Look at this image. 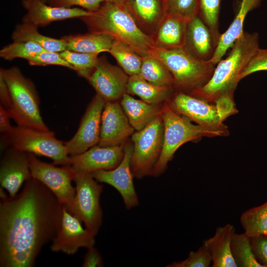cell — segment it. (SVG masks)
<instances>
[{"instance_id": "13", "label": "cell", "mask_w": 267, "mask_h": 267, "mask_svg": "<svg viewBox=\"0 0 267 267\" xmlns=\"http://www.w3.org/2000/svg\"><path fill=\"white\" fill-rule=\"evenodd\" d=\"M82 222L63 206L59 228L52 241L51 250L71 255L80 248L88 249L94 246L95 235L84 228Z\"/></svg>"}, {"instance_id": "5", "label": "cell", "mask_w": 267, "mask_h": 267, "mask_svg": "<svg viewBox=\"0 0 267 267\" xmlns=\"http://www.w3.org/2000/svg\"><path fill=\"white\" fill-rule=\"evenodd\" d=\"M9 90L11 104L8 111L17 126L48 131L40 109L39 97L33 83L17 67L0 70Z\"/></svg>"}, {"instance_id": "34", "label": "cell", "mask_w": 267, "mask_h": 267, "mask_svg": "<svg viewBox=\"0 0 267 267\" xmlns=\"http://www.w3.org/2000/svg\"><path fill=\"white\" fill-rule=\"evenodd\" d=\"M222 0H199L198 15L211 31L218 44L219 32V15Z\"/></svg>"}, {"instance_id": "9", "label": "cell", "mask_w": 267, "mask_h": 267, "mask_svg": "<svg viewBox=\"0 0 267 267\" xmlns=\"http://www.w3.org/2000/svg\"><path fill=\"white\" fill-rule=\"evenodd\" d=\"M73 181L75 195L70 206L66 208L96 235L102 222L100 198L103 185L90 174H76Z\"/></svg>"}, {"instance_id": "17", "label": "cell", "mask_w": 267, "mask_h": 267, "mask_svg": "<svg viewBox=\"0 0 267 267\" xmlns=\"http://www.w3.org/2000/svg\"><path fill=\"white\" fill-rule=\"evenodd\" d=\"M167 102L176 113L196 124L212 127L225 125L220 121L214 103L189 93L175 91Z\"/></svg>"}, {"instance_id": "47", "label": "cell", "mask_w": 267, "mask_h": 267, "mask_svg": "<svg viewBox=\"0 0 267 267\" xmlns=\"http://www.w3.org/2000/svg\"><path fill=\"white\" fill-rule=\"evenodd\" d=\"M54 0H46L45 3H48L50 4Z\"/></svg>"}, {"instance_id": "45", "label": "cell", "mask_w": 267, "mask_h": 267, "mask_svg": "<svg viewBox=\"0 0 267 267\" xmlns=\"http://www.w3.org/2000/svg\"><path fill=\"white\" fill-rule=\"evenodd\" d=\"M11 115L5 108L0 106V132L2 134H9L12 130L10 123Z\"/></svg>"}, {"instance_id": "40", "label": "cell", "mask_w": 267, "mask_h": 267, "mask_svg": "<svg viewBox=\"0 0 267 267\" xmlns=\"http://www.w3.org/2000/svg\"><path fill=\"white\" fill-rule=\"evenodd\" d=\"M233 94H226L217 98L216 105L220 121L223 123L228 117L238 113L236 108Z\"/></svg>"}, {"instance_id": "23", "label": "cell", "mask_w": 267, "mask_h": 267, "mask_svg": "<svg viewBox=\"0 0 267 267\" xmlns=\"http://www.w3.org/2000/svg\"><path fill=\"white\" fill-rule=\"evenodd\" d=\"M263 0H239L237 13L227 30L221 34L216 48L209 62L214 65L222 58L243 33V26L248 13L261 4Z\"/></svg>"}, {"instance_id": "46", "label": "cell", "mask_w": 267, "mask_h": 267, "mask_svg": "<svg viewBox=\"0 0 267 267\" xmlns=\"http://www.w3.org/2000/svg\"><path fill=\"white\" fill-rule=\"evenodd\" d=\"M126 0H105V2H111L115 4H124Z\"/></svg>"}, {"instance_id": "24", "label": "cell", "mask_w": 267, "mask_h": 267, "mask_svg": "<svg viewBox=\"0 0 267 267\" xmlns=\"http://www.w3.org/2000/svg\"><path fill=\"white\" fill-rule=\"evenodd\" d=\"M235 233L233 225L227 223L216 228L214 235L203 241L212 258L213 267H237L231 254L230 244Z\"/></svg>"}, {"instance_id": "14", "label": "cell", "mask_w": 267, "mask_h": 267, "mask_svg": "<svg viewBox=\"0 0 267 267\" xmlns=\"http://www.w3.org/2000/svg\"><path fill=\"white\" fill-rule=\"evenodd\" d=\"M129 78L121 68L99 58L88 80L105 101H120L126 93Z\"/></svg>"}, {"instance_id": "43", "label": "cell", "mask_w": 267, "mask_h": 267, "mask_svg": "<svg viewBox=\"0 0 267 267\" xmlns=\"http://www.w3.org/2000/svg\"><path fill=\"white\" fill-rule=\"evenodd\" d=\"M83 267H101L103 266L102 256L94 246L88 249L84 257Z\"/></svg>"}, {"instance_id": "42", "label": "cell", "mask_w": 267, "mask_h": 267, "mask_svg": "<svg viewBox=\"0 0 267 267\" xmlns=\"http://www.w3.org/2000/svg\"><path fill=\"white\" fill-rule=\"evenodd\" d=\"M254 254L262 265L267 267V234L250 237Z\"/></svg>"}, {"instance_id": "20", "label": "cell", "mask_w": 267, "mask_h": 267, "mask_svg": "<svg viewBox=\"0 0 267 267\" xmlns=\"http://www.w3.org/2000/svg\"><path fill=\"white\" fill-rule=\"evenodd\" d=\"M217 44L208 27L197 14L187 24L184 47L196 57L209 61Z\"/></svg>"}, {"instance_id": "3", "label": "cell", "mask_w": 267, "mask_h": 267, "mask_svg": "<svg viewBox=\"0 0 267 267\" xmlns=\"http://www.w3.org/2000/svg\"><path fill=\"white\" fill-rule=\"evenodd\" d=\"M80 19L90 32L109 35L141 56L155 47L151 37L141 30L124 4L104 2L98 10Z\"/></svg>"}, {"instance_id": "10", "label": "cell", "mask_w": 267, "mask_h": 267, "mask_svg": "<svg viewBox=\"0 0 267 267\" xmlns=\"http://www.w3.org/2000/svg\"><path fill=\"white\" fill-rule=\"evenodd\" d=\"M31 177L45 185L63 206L69 208L75 195L72 184L75 174L68 165L57 167L53 163L41 161L35 154L29 153Z\"/></svg>"}, {"instance_id": "38", "label": "cell", "mask_w": 267, "mask_h": 267, "mask_svg": "<svg viewBox=\"0 0 267 267\" xmlns=\"http://www.w3.org/2000/svg\"><path fill=\"white\" fill-rule=\"evenodd\" d=\"M32 66L58 65L73 70L72 66L61 56L60 52L45 50L27 60Z\"/></svg>"}, {"instance_id": "41", "label": "cell", "mask_w": 267, "mask_h": 267, "mask_svg": "<svg viewBox=\"0 0 267 267\" xmlns=\"http://www.w3.org/2000/svg\"><path fill=\"white\" fill-rule=\"evenodd\" d=\"M105 1V0H55L50 5L65 8L79 6L88 11L95 12Z\"/></svg>"}, {"instance_id": "26", "label": "cell", "mask_w": 267, "mask_h": 267, "mask_svg": "<svg viewBox=\"0 0 267 267\" xmlns=\"http://www.w3.org/2000/svg\"><path fill=\"white\" fill-rule=\"evenodd\" d=\"M61 39L65 42L66 50L98 54L102 52H109L115 40L109 35L91 32L65 36Z\"/></svg>"}, {"instance_id": "39", "label": "cell", "mask_w": 267, "mask_h": 267, "mask_svg": "<svg viewBox=\"0 0 267 267\" xmlns=\"http://www.w3.org/2000/svg\"><path fill=\"white\" fill-rule=\"evenodd\" d=\"M261 71H267V48H259L256 51L241 73L240 79Z\"/></svg>"}, {"instance_id": "4", "label": "cell", "mask_w": 267, "mask_h": 267, "mask_svg": "<svg viewBox=\"0 0 267 267\" xmlns=\"http://www.w3.org/2000/svg\"><path fill=\"white\" fill-rule=\"evenodd\" d=\"M164 125V139L160 157L151 176L157 177L166 171L168 163L177 150L184 143L203 137L227 136L228 127H212L194 124L188 118L174 111L167 102L162 112Z\"/></svg>"}, {"instance_id": "44", "label": "cell", "mask_w": 267, "mask_h": 267, "mask_svg": "<svg viewBox=\"0 0 267 267\" xmlns=\"http://www.w3.org/2000/svg\"><path fill=\"white\" fill-rule=\"evenodd\" d=\"M0 105L9 111L11 104V96L7 85L0 74Z\"/></svg>"}, {"instance_id": "48", "label": "cell", "mask_w": 267, "mask_h": 267, "mask_svg": "<svg viewBox=\"0 0 267 267\" xmlns=\"http://www.w3.org/2000/svg\"><path fill=\"white\" fill-rule=\"evenodd\" d=\"M43 1H44V2H45L46 0H43Z\"/></svg>"}, {"instance_id": "19", "label": "cell", "mask_w": 267, "mask_h": 267, "mask_svg": "<svg viewBox=\"0 0 267 267\" xmlns=\"http://www.w3.org/2000/svg\"><path fill=\"white\" fill-rule=\"evenodd\" d=\"M46 3L43 0H22V6L26 10L22 23L44 26L53 21L80 18L92 13L80 8H65Z\"/></svg>"}, {"instance_id": "21", "label": "cell", "mask_w": 267, "mask_h": 267, "mask_svg": "<svg viewBox=\"0 0 267 267\" xmlns=\"http://www.w3.org/2000/svg\"><path fill=\"white\" fill-rule=\"evenodd\" d=\"M124 4L141 30L150 36L166 14L165 0H126Z\"/></svg>"}, {"instance_id": "15", "label": "cell", "mask_w": 267, "mask_h": 267, "mask_svg": "<svg viewBox=\"0 0 267 267\" xmlns=\"http://www.w3.org/2000/svg\"><path fill=\"white\" fill-rule=\"evenodd\" d=\"M124 144L115 146L96 145L85 152L70 156L68 165L75 174H91L116 167L124 154Z\"/></svg>"}, {"instance_id": "25", "label": "cell", "mask_w": 267, "mask_h": 267, "mask_svg": "<svg viewBox=\"0 0 267 267\" xmlns=\"http://www.w3.org/2000/svg\"><path fill=\"white\" fill-rule=\"evenodd\" d=\"M120 103L131 125L136 131L142 129L161 115L165 104H149L136 99L127 93L123 95Z\"/></svg>"}, {"instance_id": "6", "label": "cell", "mask_w": 267, "mask_h": 267, "mask_svg": "<svg viewBox=\"0 0 267 267\" xmlns=\"http://www.w3.org/2000/svg\"><path fill=\"white\" fill-rule=\"evenodd\" d=\"M167 66L172 75L176 91L189 93L204 86L216 65L200 59L184 47L165 49L154 47L151 53Z\"/></svg>"}, {"instance_id": "32", "label": "cell", "mask_w": 267, "mask_h": 267, "mask_svg": "<svg viewBox=\"0 0 267 267\" xmlns=\"http://www.w3.org/2000/svg\"><path fill=\"white\" fill-rule=\"evenodd\" d=\"M240 222L249 237L267 234V201L243 212Z\"/></svg>"}, {"instance_id": "2", "label": "cell", "mask_w": 267, "mask_h": 267, "mask_svg": "<svg viewBox=\"0 0 267 267\" xmlns=\"http://www.w3.org/2000/svg\"><path fill=\"white\" fill-rule=\"evenodd\" d=\"M259 48L258 34L244 31L230 48L227 57L216 64L209 81L189 94L213 103L222 95L234 94L241 73Z\"/></svg>"}, {"instance_id": "1", "label": "cell", "mask_w": 267, "mask_h": 267, "mask_svg": "<svg viewBox=\"0 0 267 267\" xmlns=\"http://www.w3.org/2000/svg\"><path fill=\"white\" fill-rule=\"evenodd\" d=\"M0 203V267H32L43 248L60 227L63 205L31 178L13 197Z\"/></svg>"}, {"instance_id": "22", "label": "cell", "mask_w": 267, "mask_h": 267, "mask_svg": "<svg viewBox=\"0 0 267 267\" xmlns=\"http://www.w3.org/2000/svg\"><path fill=\"white\" fill-rule=\"evenodd\" d=\"M187 22L178 15L166 13L151 36L155 47L171 49L184 47Z\"/></svg>"}, {"instance_id": "11", "label": "cell", "mask_w": 267, "mask_h": 267, "mask_svg": "<svg viewBox=\"0 0 267 267\" xmlns=\"http://www.w3.org/2000/svg\"><path fill=\"white\" fill-rule=\"evenodd\" d=\"M133 150L132 141L129 139L124 144L123 158L116 167L109 170L96 171L90 174L98 182L115 188L121 195L127 210L139 205L131 166Z\"/></svg>"}, {"instance_id": "8", "label": "cell", "mask_w": 267, "mask_h": 267, "mask_svg": "<svg viewBox=\"0 0 267 267\" xmlns=\"http://www.w3.org/2000/svg\"><path fill=\"white\" fill-rule=\"evenodd\" d=\"M131 137L133 145L131 166L134 177L141 179L151 176L163 147L164 125L162 115L156 117L142 129L134 132Z\"/></svg>"}, {"instance_id": "36", "label": "cell", "mask_w": 267, "mask_h": 267, "mask_svg": "<svg viewBox=\"0 0 267 267\" xmlns=\"http://www.w3.org/2000/svg\"><path fill=\"white\" fill-rule=\"evenodd\" d=\"M212 262L211 253L207 245L203 243L196 251H191L183 261L174 262L167 267H209Z\"/></svg>"}, {"instance_id": "28", "label": "cell", "mask_w": 267, "mask_h": 267, "mask_svg": "<svg viewBox=\"0 0 267 267\" xmlns=\"http://www.w3.org/2000/svg\"><path fill=\"white\" fill-rule=\"evenodd\" d=\"M37 26L22 23L18 25L12 35L13 42H30L36 43L44 49L60 52L66 50L65 44L59 39L47 37L41 34Z\"/></svg>"}, {"instance_id": "18", "label": "cell", "mask_w": 267, "mask_h": 267, "mask_svg": "<svg viewBox=\"0 0 267 267\" xmlns=\"http://www.w3.org/2000/svg\"><path fill=\"white\" fill-rule=\"evenodd\" d=\"M31 174L29 153L11 147L3 157L0 166V186L13 197Z\"/></svg>"}, {"instance_id": "12", "label": "cell", "mask_w": 267, "mask_h": 267, "mask_svg": "<svg viewBox=\"0 0 267 267\" xmlns=\"http://www.w3.org/2000/svg\"><path fill=\"white\" fill-rule=\"evenodd\" d=\"M105 102L96 93L92 97L86 108L75 134L70 139L64 142L69 156L82 153L98 145L101 116Z\"/></svg>"}, {"instance_id": "33", "label": "cell", "mask_w": 267, "mask_h": 267, "mask_svg": "<svg viewBox=\"0 0 267 267\" xmlns=\"http://www.w3.org/2000/svg\"><path fill=\"white\" fill-rule=\"evenodd\" d=\"M61 56L81 77L88 79L98 60V54L78 52L65 50L60 52Z\"/></svg>"}, {"instance_id": "37", "label": "cell", "mask_w": 267, "mask_h": 267, "mask_svg": "<svg viewBox=\"0 0 267 267\" xmlns=\"http://www.w3.org/2000/svg\"><path fill=\"white\" fill-rule=\"evenodd\" d=\"M166 13L178 15L188 21L198 14L199 0H165Z\"/></svg>"}, {"instance_id": "35", "label": "cell", "mask_w": 267, "mask_h": 267, "mask_svg": "<svg viewBox=\"0 0 267 267\" xmlns=\"http://www.w3.org/2000/svg\"><path fill=\"white\" fill-rule=\"evenodd\" d=\"M40 45L30 42H13L5 45L0 51V56L7 60L20 58L27 60L45 50Z\"/></svg>"}, {"instance_id": "29", "label": "cell", "mask_w": 267, "mask_h": 267, "mask_svg": "<svg viewBox=\"0 0 267 267\" xmlns=\"http://www.w3.org/2000/svg\"><path fill=\"white\" fill-rule=\"evenodd\" d=\"M139 75L153 85L174 88V79L170 71L163 62L152 54L142 56Z\"/></svg>"}, {"instance_id": "31", "label": "cell", "mask_w": 267, "mask_h": 267, "mask_svg": "<svg viewBox=\"0 0 267 267\" xmlns=\"http://www.w3.org/2000/svg\"><path fill=\"white\" fill-rule=\"evenodd\" d=\"M230 248L237 267H265L256 258L252 249L250 237L244 232L234 233Z\"/></svg>"}, {"instance_id": "16", "label": "cell", "mask_w": 267, "mask_h": 267, "mask_svg": "<svg viewBox=\"0 0 267 267\" xmlns=\"http://www.w3.org/2000/svg\"><path fill=\"white\" fill-rule=\"evenodd\" d=\"M135 130L131 125L120 101H106L101 119V146L123 145Z\"/></svg>"}, {"instance_id": "7", "label": "cell", "mask_w": 267, "mask_h": 267, "mask_svg": "<svg viewBox=\"0 0 267 267\" xmlns=\"http://www.w3.org/2000/svg\"><path fill=\"white\" fill-rule=\"evenodd\" d=\"M1 137L2 149L5 145H10L21 151L50 158L56 165L68 164L70 156L64 142L56 138L50 130L40 131L17 125Z\"/></svg>"}, {"instance_id": "27", "label": "cell", "mask_w": 267, "mask_h": 267, "mask_svg": "<svg viewBox=\"0 0 267 267\" xmlns=\"http://www.w3.org/2000/svg\"><path fill=\"white\" fill-rule=\"evenodd\" d=\"M174 88L153 85L139 75L129 76L126 93L138 96L149 104H161L167 102L175 92Z\"/></svg>"}, {"instance_id": "30", "label": "cell", "mask_w": 267, "mask_h": 267, "mask_svg": "<svg viewBox=\"0 0 267 267\" xmlns=\"http://www.w3.org/2000/svg\"><path fill=\"white\" fill-rule=\"evenodd\" d=\"M109 53L128 76L139 75L142 56L127 44L115 40Z\"/></svg>"}]
</instances>
